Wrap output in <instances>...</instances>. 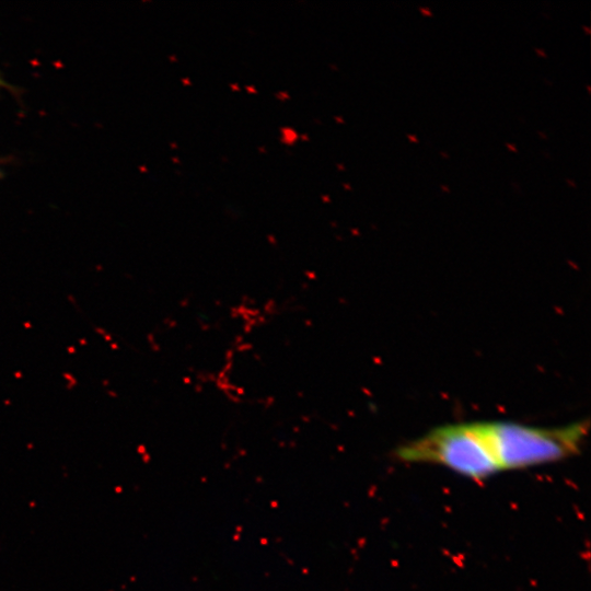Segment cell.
<instances>
[{
  "label": "cell",
  "instance_id": "obj_1",
  "mask_svg": "<svg viewBox=\"0 0 591 591\" xmlns=\"http://www.w3.org/2000/svg\"><path fill=\"white\" fill-rule=\"evenodd\" d=\"M394 455L406 463L441 465L476 482L500 473L487 445L482 421L434 428L399 445Z\"/></svg>",
  "mask_w": 591,
  "mask_h": 591
},
{
  "label": "cell",
  "instance_id": "obj_6",
  "mask_svg": "<svg viewBox=\"0 0 591 591\" xmlns=\"http://www.w3.org/2000/svg\"><path fill=\"white\" fill-rule=\"evenodd\" d=\"M0 86H7V83L3 80V78L1 77V74H0Z\"/></svg>",
  "mask_w": 591,
  "mask_h": 591
},
{
  "label": "cell",
  "instance_id": "obj_7",
  "mask_svg": "<svg viewBox=\"0 0 591 591\" xmlns=\"http://www.w3.org/2000/svg\"><path fill=\"white\" fill-rule=\"evenodd\" d=\"M441 188L444 189L445 192H449V188L444 185H441Z\"/></svg>",
  "mask_w": 591,
  "mask_h": 591
},
{
  "label": "cell",
  "instance_id": "obj_3",
  "mask_svg": "<svg viewBox=\"0 0 591 591\" xmlns=\"http://www.w3.org/2000/svg\"><path fill=\"white\" fill-rule=\"evenodd\" d=\"M535 51H536L537 54H540V55L544 56V57H546V56H547V55H546V54L544 53V50H543V49H541V48H535Z\"/></svg>",
  "mask_w": 591,
  "mask_h": 591
},
{
  "label": "cell",
  "instance_id": "obj_5",
  "mask_svg": "<svg viewBox=\"0 0 591 591\" xmlns=\"http://www.w3.org/2000/svg\"><path fill=\"white\" fill-rule=\"evenodd\" d=\"M407 138L410 139V141H417V137L413 135H407Z\"/></svg>",
  "mask_w": 591,
  "mask_h": 591
},
{
  "label": "cell",
  "instance_id": "obj_8",
  "mask_svg": "<svg viewBox=\"0 0 591 591\" xmlns=\"http://www.w3.org/2000/svg\"><path fill=\"white\" fill-rule=\"evenodd\" d=\"M567 182H568L570 185L575 186V182H571V181H569V179H567Z\"/></svg>",
  "mask_w": 591,
  "mask_h": 591
},
{
  "label": "cell",
  "instance_id": "obj_4",
  "mask_svg": "<svg viewBox=\"0 0 591 591\" xmlns=\"http://www.w3.org/2000/svg\"><path fill=\"white\" fill-rule=\"evenodd\" d=\"M506 146H507L508 148H510V150L517 151V148H515V146H514L513 143L507 142Z\"/></svg>",
  "mask_w": 591,
  "mask_h": 591
},
{
  "label": "cell",
  "instance_id": "obj_2",
  "mask_svg": "<svg viewBox=\"0 0 591 591\" xmlns=\"http://www.w3.org/2000/svg\"><path fill=\"white\" fill-rule=\"evenodd\" d=\"M419 10H420L422 13L427 14V15H431V14H432L431 11L429 10V8H426V7H419Z\"/></svg>",
  "mask_w": 591,
  "mask_h": 591
}]
</instances>
